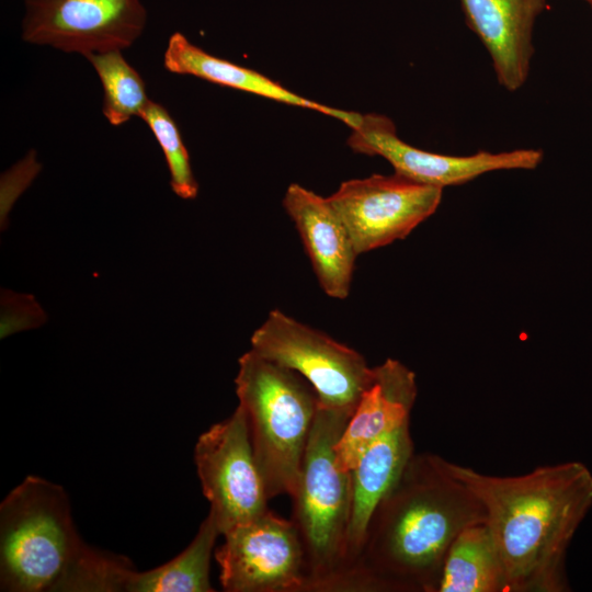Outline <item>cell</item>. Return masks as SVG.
Masks as SVG:
<instances>
[{
    "label": "cell",
    "mask_w": 592,
    "mask_h": 592,
    "mask_svg": "<svg viewBox=\"0 0 592 592\" xmlns=\"http://www.w3.org/2000/svg\"><path fill=\"white\" fill-rule=\"evenodd\" d=\"M22 39L87 57L130 47L147 24L140 0H22Z\"/></svg>",
    "instance_id": "ba28073f"
},
{
    "label": "cell",
    "mask_w": 592,
    "mask_h": 592,
    "mask_svg": "<svg viewBox=\"0 0 592 592\" xmlns=\"http://www.w3.org/2000/svg\"><path fill=\"white\" fill-rule=\"evenodd\" d=\"M239 405L269 499L292 497L318 408V396L296 372L252 350L239 357Z\"/></svg>",
    "instance_id": "277c9868"
},
{
    "label": "cell",
    "mask_w": 592,
    "mask_h": 592,
    "mask_svg": "<svg viewBox=\"0 0 592 592\" xmlns=\"http://www.w3.org/2000/svg\"><path fill=\"white\" fill-rule=\"evenodd\" d=\"M220 535L208 512L192 542L171 560L130 576L127 592H214L210 583V559Z\"/></svg>",
    "instance_id": "ac0fdd59"
},
{
    "label": "cell",
    "mask_w": 592,
    "mask_h": 592,
    "mask_svg": "<svg viewBox=\"0 0 592 592\" xmlns=\"http://www.w3.org/2000/svg\"><path fill=\"white\" fill-rule=\"evenodd\" d=\"M283 206L294 221L323 292L337 299L350 294L358 255L343 220L327 197L292 183Z\"/></svg>",
    "instance_id": "7c38bea8"
},
{
    "label": "cell",
    "mask_w": 592,
    "mask_h": 592,
    "mask_svg": "<svg viewBox=\"0 0 592 592\" xmlns=\"http://www.w3.org/2000/svg\"><path fill=\"white\" fill-rule=\"evenodd\" d=\"M194 462L220 535L269 510L270 499L240 406L198 436Z\"/></svg>",
    "instance_id": "52a82bcc"
},
{
    "label": "cell",
    "mask_w": 592,
    "mask_h": 592,
    "mask_svg": "<svg viewBox=\"0 0 592 592\" xmlns=\"http://www.w3.org/2000/svg\"><path fill=\"white\" fill-rule=\"evenodd\" d=\"M140 118L147 124L164 155L172 191L183 200L195 198L198 184L192 171L190 155L173 117L163 105L150 101Z\"/></svg>",
    "instance_id": "ffe728a7"
},
{
    "label": "cell",
    "mask_w": 592,
    "mask_h": 592,
    "mask_svg": "<svg viewBox=\"0 0 592 592\" xmlns=\"http://www.w3.org/2000/svg\"><path fill=\"white\" fill-rule=\"evenodd\" d=\"M215 549L219 582L227 592H301L305 553L293 520L267 510L223 535Z\"/></svg>",
    "instance_id": "30bf717a"
},
{
    "label": "cell",
    "mask_w": 592,
    "mask_h": 592,
    "mask_svg": "<svg viewBox=\"0 0 592 592\" xmlns=\"http://www.w3.org/2000/svg\"><path fill=\"white\" fill-rule=\"evenodd\" d=\"M442 194L395 172L344 181L327 198L362 254L405 239L436 212Z\"/></svg>",
    "instance_id": "9c48e42d"
},
{
    "label": "cell",
    "mask_w": 592,
    "mask_h": 592,
    "mask_svg": "<svg viewBox=\"0 0 592 592\" xmlns=\"http://www.w3.org/2000/svg\"><path fill=\"white\" fill-rule=\"evenodd\" d=\"M130 561L79 535L65 489L30 475L0 504V590L126 592Z\"/></svg>",
    "instance_id": "3957f363"
},
{
    "label": "cell",
    "mask_w": 592,
    "mask_h": 592,
    "mask_svg": "<svg viewBox=\"0 0 592 592\" xmlns=\"http://www.w3.org/2000/svg\"><path fill=\"white\" fill-rule=\"evenodd\" d=\"M466 22L487 49L501 87L509 92L527 80L533 31L546 0H460Z\"/></svg>",
    "instance_id": "4fadbf2b"
},
{
    "label": "cell",
    "mask_w": 592,
    "mask_h": 592,
    "mask_svg": "<svg viewBox=\"0 0 592 592\" xmlns=\"http://www.w3.org/2000/svg\"><path fill=\"white\" fill-rule=\"evenodd\" d=\"M437 592H509L502 559L485 522L466 527L453 540Z\"/></svg>",
    "instance_id": "e0dca14e"
},
{
    "label": "cell",
    "mask_w": 592,
    "mask_h": 592,
    "mask_svg": "<svg viewBox=\"0 0 592 592\" xmlns=\"http://www.w3.org/2000/svg\"><path fill=\"white\" fill-rule=\"evenodd\" d=\"M250 342L260 356L304 377L327 408L353 412L373 380L374 367L361 353L280 309L269 312Z\"/></svg>",
    "instance_id": "8992f818"
},
{
    "label": "cell",
    "mask_w": 592,
    "mask_h": 592,
    "mask_svg": "<svg viewBox=\"0 0 592 592\" xmlns=\"http://www.w3.org/2000/svg\"><path fill=\"white\" fill-rule=\"evenodd\" d=\"M482 522V505L445 458L414 453L376 505L351 566L372 574L383 592H437L451 544Z\"/></svg>",
    "instance_id": "7a4b0ae2"
},
{
    "label": "cell",
    "mask_w": 592,
    "mask_h": 592,
    "mask_svg": "<svg viewBox=\"0 0 592 592\" xmlns=\"http://www.w3.org/2000/svg\"><path fill=\"white\" fill-rule=\"evenodd\" d=\"M418 395L415 374L398 360L374 366V376L337 445V460L351 471L377 439L410 420Z\"/></svg>",
    "instance_id": "5bb4252c"
},
{
    "label": "cell",
    "mask_w": 592,
    "mask_h": 592,
    "mask_svg": "<svg viewBox=\"0 0 592 592\" xmlns=\"http://www.w3.org/2000/svg\"><path fill=\"white\" fill-rule=\"evenodd\" d=\"M413 454L408 420L372 443L351 470L352 505L345 568L357 559L376 505Z\"/></svg>",
    "instance_id": "2e32d148"
},
{
    "label": "cell",
    "mask_w": 592,
    "mask_h": 592,
    "mask_svg": "<svg viewBox=\"0 0 592 592\" xmlns=\"http://www.w3.org/2000/svg\"><path fill=\"white\" fill-rule=\"evenodd\" d=\"M348 145L357 153L383 157L398 174L441 189L465 184L492 171L533 170L544 158L540 149L533 148L502 152L481 150L468 156L422 150L400 139L394 122L376 113L361 116Z\"/></svg>",
    "instance_id": "8fae6325"
},
{
    "label": "cell",
    "mask_w": 592,
    "mask_h": 592,
    "mask_svg": "<svg viewBox=\"0 0 592 592\" xmlns=\"http://www.w3.org/2000/svg\"><path fill=\"white\" fill-rule=\"evenodd\" d=\"M163 66L175 75L194 76L215 84L330 115L350 128L356 126L362 116L303 98L253 69L210 55L180 32L173 33L168 39Z\"/></svg>",
    "instance_id": "9a60e30c"
},
{
    "label": "cell",
    "mask_w": 592,
    "mask_h": 592,
    "mask_svg": "<svg viewBox=\"0 0 592 592\" xmlns=\"http://www.w3.org/2000/svg\"><path fill=\"white\" fill-rule=\"evenodd\" d=\"M353 412L318 403L293 501L305 553L303 587L345 568L352 505L351 471L341 468L335 445Z\"/></svg>",
    "instance_id": "5b68a950"
},
{
    "label": "cell",
    "mask_w": 592,
    "mask_h": 592,
    "mask_svg": "<svg viewBox=\"0 0 592 592\" xmlns=\"http://www.w3.org/2000/svg\"><path fill=\"white\" fill-rule=\"evenodd\" d=\"M485 510L509 592H565L566 554L592 506V474L579 462L493 476L445 459Z\"/></svg>",
    "instance_id": "6da1fadb"
},
{
    "label": "cell",
    "mask_w": 592,
    "mask_h": 592,
    "mask_svg": "<svg viewBox=\"0 0 592 592\" xmlns=\"http://www.w3.org/2000/svg\"><path fill=\"white\" fill-rule=\"evenodd\" d=\"M583 1L587 2L589 7L592 9V0H583Z\"/></svg>",
    "instance_id": "7402d4cb"
},
{
    "label": "cell",
    "mask_w": 592,
    "mask_h": 592,
    "mask_svg": "<svg viewBox=\"0 0 592 592\" xmlns=\"http://www.w3.org/2000/svg\"><path fill=\"white\" fill-rule=\"evenodd\" d=\"M86 58L102 84V112L107 122L119 126L134 116L140 118L151 100L147 95L144 79L124 58L122 50L91 54Z\"/></svg>",
    "instance_id": "d6986e66"
},
{
    "label": "cell",
    "mask_w": 592,
    "mask_h": 592,
    "mask_svg": "<svg viewBox=\"0 0 592 592\" xmlns=\"http://www.w3.org/2000/svg\"><path fill=\"white\" fill-rule=\"evenodd\" d=\"M46 315L31 295L2 291L1 338L44 323Z\"/></svg>",
    "instance_id": "44dd1931"
}]
</instances>
